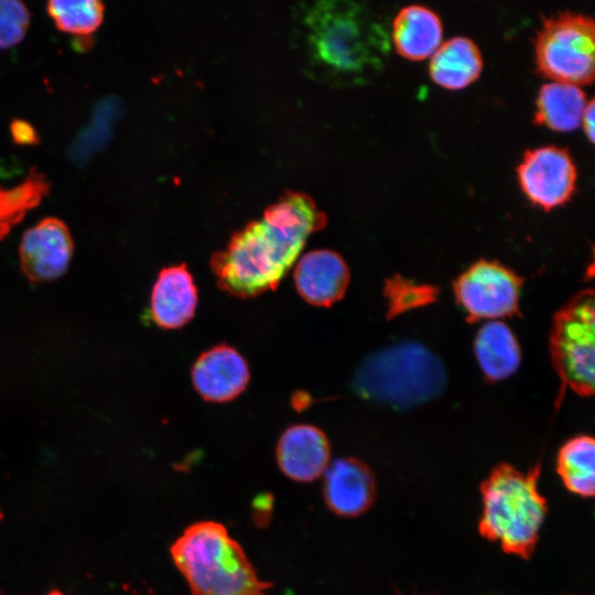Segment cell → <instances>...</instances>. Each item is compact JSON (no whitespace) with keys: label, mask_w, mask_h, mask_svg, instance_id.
<instances>
[{"label":"cell","mask_w":595,"mask_h":595,"mask_svg":"<svg viewBox=\"0 0 595 595\" xmlns=\"http://www.w3.org/2000/svg\"><path fill=\"white\" fill-rule=\"evenodd\" d=\"M325 221L309 196L285 195L212 257L218 288L240 299L274 291L298 261L307 238Z\"/></svg>","instance_id":"1"},{"label":"cell","mask_w":595,"mask_h":595,"mask_svg":"<svg viewBox=\"0 0 595 595\" xmlns=\"http://www.w3.org/2000/svg\"><path fill=\"white\" fill-rule=\"evenodd\" d=\"M296 12L304 60L314 76L358 82L382 67L389 36L364 4L323 0L301 4Z\"/></svg>","instance_id":"2"},{"label":"cell","mask_w":595,"mask_h":595,"mask_svg":"<svg viewBox=\"0 0 595 595\" xmlns=\"http://www.w3.org/2000/svg\"><path fill=\"white\" fill-rule=\"evenodd\" d=\"M172 560L192 595H267L242 547L212 520L190 524L171 545Z\"/></svg>","instance_id":"3"},{"label":"cell","mask_w":595,"mask_h":595,"mask_svg":"<svg viewBox=\"0 0 595 595\" xmlns=\"http://www.w3.org/2000/svg\"><path fill=\"white\" fill-rule=\"evenodd\" d=\"M539 475V465L524 474L504 463L480 485V536L524 560L534 552L548 512L547 500L538 489Z\"/></svg>","instance_id":"4"},{"label":"cell","mask_w":595,"mask_h":595,"mask_svg":"<svg viewBox=\"0 0 595 595\" xmlns=\"http://www.w3.org/2000/svg\"><path fill=\"white\" fill-rule=\"evenodd\" d=\"M441 359L418 343H399L369 355L358 367L353 389L366 399L399 409L426 402L445 386Z\"/></svg>","instance_id":"5"},{"label":"cell","mask_w":595,"mask_h":595,"mask_svg":"<svg viewBox=\"0 0 595 595\" xmlns=\"http://www.w3.org/2000/svg\"><path fill=\"white\" fill-rule=\"evenodd\" d=\"M594 51L593 19L570 11L543 19L534 41L540 73L553 82L577 86L594 79Z\"/></svg>","instance_id":"6"},{"label":"cell","mask_w":595,"mask_h":595,"mask_svg":"<svg viewBox=\"0 0 595 595\" xmlns=\"http://www.w3.org/2000/svg\"><path fill=\"white\" fill-rule=\"evenodd\" d=\"M551 357L563 385L581 396L594 392L595 309L594 294L583 291L554 316Z\"/></svg>","instance_id":"7"},{"label":"cell","mask_w":595,"mask_h":595,"mask_svg":"<svg viewBox=\"0 0 595 595\" xmlns=\"http://www.w3.org/2000/svg\"><path fill=\"white\" fill-rule=\"evenodd\" d=\"M521 284L509 268L479 260L456 279L454 294L470 321H499L517 313Z\"/></svg>","instance_id":"8"},{"label":"cell","mask_w":595,"mask_h":595,"mask_svg":"<svg viewBox=\"0 0 595 595\" xmlns=\"http://www.w3.org/2000/svg\"><path fill=\"white\" fill-rule=\"evenodd\" d=\"M521 191L536 206L550 210L575 193L577 171L570 152L556 145L528 149L517 167Z\"/></svg>","instance_id":"9"},{"label":"cell","mask_w":595,"mask_h":595,"mask_svg":"<svg viewBox=\"0 0 595 595\" xmlns=\"http://www.w3.org/2000/svg\"><path fill=\"white\" fill-rule=\"evenodd\" d=\"M74 242L66 224L46 217L29 228L19 247L20 264L31 282H47L63 275L71 263Z\"/></svg>","instance_id":"10"},{"label":"cell","mask_w":595,"mask_h":595,"mask_svg":"<svg viewBox=\"0 0 595 595\" xmlns=\"http://www.w3.org/2000/svg\"><path fill=\"white\" fill-rule=\"evenodd\" d=\"M195 391L205 401L224 403L236 399L247 388L250 370L245 357L228 344L203 351L192 366Z\"/></svg>","instance_id":"11"},{"label":"cell","mask_w":595,"mask_h":595,"mask_svg":"<svg viewBox=\"0 0 595 595\" xmlns=\"http://www.w3.org/2000/svg\"><path fill=\"white\" fill-rule=\"evenodd\" d=\"M300 296L311 305L331 307L349 285L350 272L344 258L329 249H316L298 259L293 271Z\"/></svg>","instance_id":"12"},{"label":"cell","mask_w":595,"mask_h":595,"mask_svg":"<svg viewBox=\"0 0 595 595\" xmlns=\"http://www.w3.org/2000/svg\"><path fill=\"white\" fill-rule=\"evenodd\" d=\"M323 497L326 506L342 517L366 512L376 497V480L370 468L355 457H340L329 463L323 474Z\"/></svg>","instance_id":"13"},{"label":"cell","mask_w":595,"mask_h":595,"mask_svg":"<svg viewBox=\"0 0 595 595\" xmlns=\"http://www.w3.org/2000/svg\"><path fill=\"white\" fill-rule=\"evenodd\" d=\"M277 463L289 478L310 483L321 477L331 463V446L325 433L311 424L289 426L279 437Z\"/></svg>","instance_id":"14"},{"label":"cell","mask_w":595,"mask_h":595,"mask_svg":"<svg viewBox=\"0 0 595 595\" xmlns=\"http://www.w3.org/2000/svg\"><path fill=\"white\" fill-rule=\"evenodd\" d=\"M198 290L185 263L162 269L150 295L152 321L163 329H177L195 315Z\"/></svg>","instance_id":"15"},{"label":"cell","mask_w":595,"mask_h":595,"mask_svg":"<svg viewBox=\"0 0 595 595\" xmlns=\"http://www.w3.org/2000/svg\"><path fill=\"white\" fill-rule=\"evenodd\" d=\"M391 36L399 55L420 61L430 57L442 43L443 24L431 8L409 4L396 14Z\"/></svg>","instance_id":"16"},{"label":"cell","mask_w":595,"mask_h":595,"mask_svg":"<svg viewBox=\"0 0 595 595\" xmlns=\"http://www.w3.org/2000/svg\"><path fill=\"white\" fill-rule=\"evenodd\" d=\"M432 80L446 89H463L474 83L483 69L477 44L466 36H454L440 44L430 56Z\"/></svg>","instance_id":"17"},{"label":"cell","mask_w":595,"mask_h":595,"mask_svg":"<svg viewBox=\"0 0 595 595\" xmlns=\"http://www.w3.org/2000/svg\"><path fill=\"white\" fill-rule=\"evenodd\" d=\"M474 353L480 370L491 381H499L515 374L521 361L519 343L501 321H488L477 332Z\"/></svg>","instance_id":"18"},{"label":"cell","mask_w":595,"mask_h":595,"mask_svg":"<svg viewBox=\"0 0 595 595\" xmlns=\"http://www.w3.org/2000/svg\"><path fill=\"white\" fill-rule=\"evenodd\" d=\"M587 101L586 94L577 85L545 83L537 96L534 122L558 132L573 131L581 126Z\"/></svg>","instance_id":"19"},{"label":"cell","mask_w":595,"mask_h":595,"mask_svg":"<svg viewBox=\"0 0 595 595\" xmlns=\"http://www.w3.org/2000/svg\"><path fill=\"white\" fill-rule=\"evenodd\" d=\"M556 470L564 486L581 497L595 491V443L588 435L569 440L559 451Z\"/></svg>","instance_id":"20"},{"label":"cell","mask_w":595,"mask_h":595,"mask_svg":"<svg viewBox=\"0 0 595 595\" xmlns=\"http://www.w3.org/2000/svg\"><path fill=\"white\" fill-rule=\"evenodd\" d=\"M50 192L47 177L33 169L22 183L13 187L0 185V239L36 207Z\"/></svg>","instance_id":"21"},{"label":"cell","mask_w":595,"mask_h":595,"mask_svg":"<svg viewBox=\"0 0 595 595\" xmlns=\"http://www.w3.org/2000/svg\"><path fill=\"white\" fill-rule=\"evenodd\" d=\"M46 10L57 29L78 36L94 33L105 13L104 3L98 0H52Z\"/></svg>","instance_id":"22"},{"label":"cell","mask_w":595,"mask_h":595,"mask_svg":"<svg viewBox=\"0 0 595 595\" xmlns=\"http://www.w3.org/2000/svg\"><path fill=\"white\" fill-rule=\"evenodd\" d=\"M435 293L429 285L415 284L403 279L388 281L385 288L391 315L430 303L435 299Z\"/></svg>","instance_id":"23"},{"label":"cell","mask_w":595,"mask_h":595,"mask_svg":"<svg viewBox=\"0 0 595 595\" xmlns=\"http://www.w3.org/2000/svg\"><path fill=\"white\" fill-rule=\"evenodd\" d=\"M31 15L18 0H0V50L19 44L25 36Z\"/></svg>","instance_id":"24"},{"label":"cell","mask_w":595,"mask_h":595,"mask_svg":"<svg viewBox=\"0 0 595 595\" xmlns=\"http://www.w3.org/2000/svg\"><path fill=\"white\" fill-rule=\"evenodd\" d=\"M11 136L15 143L33 144L39 140L34 128L26 121L15 120L11 123Z\"/></svg>","instance_id":"25"},{"label":"cell","mask_w":595,"mask_h":595,"mask_svg":"<svg viewBox=\"0 0 595 595\" xmlns=\"http://www.w3.org/2000/svg\"><path fill=\"white\" fill-rule=\"evenodd\" d=\"M594 108H595L594 100L593 99L588 100L582 116V121H581V126L583 127L584 132L591 143L594 142V126H595Z\"/></svg>","instance_id":"26"},{"label":"cell","mask_w":595,"mask_h":595,"mask_svg":"<svg viewBox=\"0 0 595 595\" xmlns=\"http://www.w3.org/2000/svg\"><path fill=\"white\" fill-rule=\"evenodd\" d=\"M46 595H65V594H63L62 592H60L57 589H54V591H51L50 593H47Z\"/></svg>","instance_id":"27"}]
</instances>
